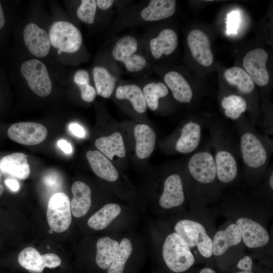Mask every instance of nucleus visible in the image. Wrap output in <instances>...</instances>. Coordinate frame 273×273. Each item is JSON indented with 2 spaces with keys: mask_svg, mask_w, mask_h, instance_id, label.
Returning a JSON list of instances; mask_svg holds the SVG:
<instances>
[{
  "mask_svg": "<svg viewBox=\"0 0 273 273\" xmlns=\"http://www.w3.org/2000/svg\"><path fill=\"white\" fill-rule=\"evenodd\" d=\"M162 255L167 267L177 273L186 271L195 262L190 247L175 232L166 237L163 245Z\"/></svg>",
  "mask_w": 273,
  "mask_h": 273,
  "instance_id": "nucleus-1",
  "label": "nucleus"
},
{
  "mask_svg": "<svg viewBox=\"0 0 273 273\" xmlns=\"http://www.w3.org/2000/svg\"><path fill=\"white\" fill-rule=\"evenodd\" d=\"M49 35L51 46L58 53H74L80 48L82 37L80 31L72 23L65 21L54 22L50 26Z\"/></svg>",
  "mask_w": 273,
  "mask_h": 273,
  "instance_id": "nucleus-2",
  "label": "nucleus"
},
{
  "mask_svg": "<svg viewBox=\"0 0 273 273\" xmlns=\"http://www.w3.org/2000/svg\"><path fill=\"white\" fill-rule=\"evenodd\" d=\"M174 231L185 240L190 248L197 247L204 257L209 258L213 254L212 240L199 222L183 219L176 223Z\"/></svg>",
  "mask_w": 273,
  "mask_h": 273,
  "instance_id": "nucleus-3",
  "label": "nucleus"
},
{
  "mask_svg": "<svg viewBox=\"0 0 273 273\" xmlns=\"http://www.w3.org/2000/svg\"><path fill=\"white\" fill-rule=\"evenodd\" d=\"M20 71L29 88L34 94L40 97L50 94L52 89V81L43 63L36 59L26 60L21 64Z\"/></svg>",
  "mask_w": 273,
  "mask_h": 273,
  "instance_id": "nucleus-4",
  "label": "nucleus"
},
{
  "mask_svg": "<svg viewBox=\"0 0 273 273\" xmlns=\"http://www.w3.org/2000/svg\"><path fill=\"white\" fill-rule=\"evenodd\" d=\"M47 218L51 230L62 233L68 229L71 222V210L68 196L64 193L54 194L47 206Z\"/></svg>",
  "mask_w": 273,
  "mask_h": 273,
  "instance_id": "nucleus-5",
  "label": "nucleus"
},
{
  "mask_svg": "<svg viewBox=\"0 0 273 273\" xmlns=\"http://www.w3.org/2000/svg\"><path fill=\"white\" fill-rule=\"evenodd\" d=\"M9 138L20 144L31 146L39 144L47 138L48 130L42 124L36 122L16 123L9 128Z\"/></svg>",
  "mask_w": 273,
  "mask_h": 273,
  "instance_id": "nucleus-6",
  "label": "nucleus"
},
{
  "mask_svg": "<svg viewBox=\"0 0 273 273\" xmlns=\"http://www.w3.org/2000/svg\"><path fill=\"white\" fill-rule=\"evenodd\" d=\"M268 54L261 48L249 51L243 59L245 70L254 83L260 86L267 85L269 80V74L266 65Z\"/></svg>",
  "mask_w": 273,
  "mask_h": 273,
  "instance_id": "nucleus-7",
  "label": "nucleus"
},
{
  "mask_svg": "<svg viewBox=\"0 0 273 273\" xmlns=\"http://www.w3.org/2000/svg\"><path fill=\"white\" fill-rule=\"evenodd\" d=\"M240 148L244 162L247 166L259 168L266 162V151L260 140L253 133L246 132L241 136Z\"/></svg>",
  "mask_w": 273,
  "mask_h": 273,
  "instance_id": "nucleus-8",
  "label": "nucleus"
},
{
  "mask_svg": "<svg viewBox=\"0 0 273 273\" xmlns=\"http://www.w3.org/2000/svg\"><path fill=\"white\" fill-rule=\"evenodd\" d=\"M188 166L191 175L200 183H211L216 177L214 158L208 152H200L194 154L190 159Z\"/></svg>",
  "mask_w": 273,
  "mask_h": 273,
  "instance_id": "nucleus-9",
  "label": "nucleus"
},
{
  "mask_svg": "<svg viewBox=\"0 0 273 273\" xmlns=\"http://www.w3.org/2000/svg\"><path fill=\"white\" fill-rule=\"evenodd\" d=\"M23 39L29 52L37 58L46 57L51 50L49 33L34 23H28L23 32Z\"/></svg>",
  "mask_w": 273,
  "mask_h": 273,
  "instance_id": "nucleus-10",
  "label": "nucleus"
},
{
  "mask_svg": "<svg viewBox=\"0 0 273 273\" xmlns=\"http://www.w3.org/2000/svg\"><path fill=\"white\" fill-rule=\"evenodd\" d=\"M236 225L247 247L258 248L268 242L269 236L267 231L256 221L247 217H242L237 220Z\"/></svg>",
  "mask_w": 273,
  "mask_h": 273,
  "instance_id": "nucleus-11",
  "label": "nucleus"
},
{
  "mask_svg": "<svg viewBox=\"0 0 273 273\" xmlns=\"http://www.w3.org/2000/svg\"><path fill=\"white\" fill-rule=\"evenodd\" d=\"M187 43L193 58L198 63L205 67L212 64L213 55L210 41L205 33L200 29L191 31L187 37Z\"/></svg>",
  "mask_w": 273,
  "mask_h": 273,
  "instance_id": "nucleus-12",
  "label": "nucleus"
},
{
  "mask_svg": "<svg viewBox=\"0 0 273 273\" xmlns=\"http://www.w3.org/2000/svg\"><path fill=\"white\" fill-rule=\"evenodd\" d=\"M185 194L181 178L178 174H172L165 180L163 191L159 204L165 209L180 206L184 202Z\"/></svg>",
  "mask_w": 273,
  "mask_h": 273,
  "instance_id": "nucleus-13",
  "label": "nucleus"
},
{
  "mask_svg": "<svg viewBox=\"0 0 273 273\" xmlns=\"http://www.w3.org/2000/svg\"><path fill=\"white\" fill-rule=\"evenodd\" d=\"M0 170L20 179H27L30 169L27 155L22 153H13L0 159Z\"/></svg>",
  "mask_w": 273,
  "mask_h": 273,
  "instance_id": "nucleus-14",
  "label": "nucleus"
},
{
  "mask_svg": "<svg viewBox=\"0 0 273 273\" xmlns=\"http://www.w3.org/2000/svg\"><path fill=\"white\" fill-rule=\"evenodd\" d=\"M88 163L95 173L101 178L114 181L118 178V172L106 156L98 150H89L86 153Z\"/></svg>",
  "mask_w": 273,
  "mask_h": 273,
  "instance_id": "nucleus-15",
  "label": "nucleus"
},
{
  "mask_svg": "<svg viewBox=\"0 0 273 273\" xmlns=\"http://www.w3.org/2000/svg\"><path fill=\"white\" fill-rule=\"evenodd\" d=\"M73 198L70 202L73 215L77 218L85 215L92 204V191L90 187L81 181L74 182L71 187Z\"/></svg>",
  "mask_w": 273,
  "mask_h": 273,
  "instance_id": "nucleus-16",
  "label": "nucleus"
},
{
  "mask_svg": "<svg viewBox=\"0 0 273 273\" xmlns=\"http://www.w3.org/2000/svg\"><path fill=\"white\" fill-rule=\"evenodd\" d=\"M135 153L140 159L151 155L156 143V135L153 129L146 124H139L134 128Z\"/></svg>",
  "mask_w": 273,
  "mask_h": 273,
  "instance_id": "nucleus-17",
  "label": "nucleus"
},
{
  "mask_svg": "<svg viewBox=\"0 0 273 273\" xmlns=\"http://www.w3.org/2000/svg\"><path fill=\"white\" fill-rule=\"evenodd\" d=\"M178 37L172 29L166 28L160 32L158 35L150 41L151 53L155 59L160 58L163 55H169L176 49Z\"/></svg>",
  "mask_w": 273,
  "mask_h": 273,
  "instance_id": "nucleus-18",
  "label": "nucleus"
},
{
  "mask_svg": "<svg viewBox=\"0 0 273 273\" xmlns=\"http://www.w3.org/2000/svg\"><path fill=\"white\" fill-rule=\"evenodd\" d=\"M201 137V127L194 122L186 123L181 130L179 138L176 141L175 149L182 154L193 152L198 146Z\"/></svg>",
  "mask_w": 273,
  "mask_h": 273,
  "instance_id": "nucleus-19",
  "label": "nucleus"
},
{
  "mask_svg": "<svg viewBox=\"0 0 273 273\" xmlns=\"http://www.w3.org/2000/svg\"><path fill=\"white\" fill-rule=\"evenodd\" d=\"M242 238L235 223L230 224L225 230L218 231L212 241L213 254L220 256L229 248L240 243Z\"/></svg>",
  "mask_w": 273,
  "mask_h": 273,
  "instance_id": "nucleus-20",
  "label": "nucleus"
},
{
  "mask_svg": "<svg viewBox=\"0 0 273 273\" xmlns=\"http://www.w3.org/2000/svg\"><path fill=\"white\" fill-rule=\"evenodd\" d=\"M164 80L176 100L181 103L191 101L193 95L192 88L181 74L174 71H169L165 75Z\"/></svg>",
  "mask_w": 273,
  "mask_h": 273,
  "instance_id": "nucleus-21",
  "label": "nucleus"
},
{
  "mask_svg": "<svg viewBox=\"0 0 273 273\" xmlns=\"http://www.w3.org/2000/svg\"><path fill=\"white\" fill-rule=\"evenodd\" d=\"M216 176L222 183L232 181L238 174V165L233 155L226 150L218 151L215 154Z\"/></svg>",
  "mask_w": 273,
  "mask_h": 273,
  "instance_id": "nucleus-22",
  "label": "nucleus"
},
{
  "mask_svg": "<svg viewBox=\"0 0 273 273\" xmlns=\"http://www.w3.org/2000/svg\"><path fill=\"white\" fill-rule=\"evenodd\" d=\"M174 0H151L141 12V18L146 21H155L172 16L175 11Z\"/></svg>",
  "mask_w": 273,
  "mask_h": 273,
  "instance_id": "nucleus-23",
  "label": "nucleus"
},
{
  "mask_svg": "<svg viewBox=\"0 0 273 273\" xmlns=\"http://www.w3.org/2000/svg\"><path fill=\"white\" fill-rule=\"evenodd\" d=\"M95 146L100 152L110 160L114 156L123 158L125 156L126 150L122 135L115 132L108 136H102L97 139Z\"/></svg>",
  "mask_w": 273,
  "mask_h": 273,
  "instance_id": "nucleus-24",
  "label": "nucleus"
},
{
  "mask_svg": "<svg viewBox=\"0 0 273 273\" xmlns=\"http://www.w3.org/2000/svg\"><path fill=\"white\" fill-rule=\"evenodd\" d=\"M119 246L117 241L109 237L100 238L96 245V261L99 267L107 269L114 258Z\"/></svg>",
  "mask_w": 273,
  "mask_h": 273,
  "instance_id": "nucleus-25",
  "label": "nucleus"
},
{
  "mask_svg": "<svg viewBox=\"0 0 273 273\" xmlns=\"http://www.w3.org/2000/svg\"><path fill=\"white\" fill-rule=\"evenodd\" d=\"M116 97L120 100H129L134 109L139 113L146 112L147 106L143 90L135 84H125L118 86Z\"/></svg>",
  "mask_w": 273,
  "mask_h": 273,
  "instance_id": "nucleus-26",
  "label": "nucleus"
},
{
  "mask_svg": "<svg viewBox=\"0 0 273 273\" xmlns=\"http://www.w3.org/2000/svg\"><path fill=\"white\" fill-rule=\"evenodd\" d=\"M226 81L231 85L235 86L244 94L252 92L255 83L252 78L243 68L234 66L227 69L224 72Z\"/></svg>",
  "mask_w": 273,
  "mask_h": 273,
  "instance_id": "nucleus-27",
  "label": "nucleus"
},
{
  "mask_svg": "<svg viewBox=\"0 0 273 273\" xmlns=\"http://www.w3.org/2000/svg\"><path fill=\"white\" fill-rule=\"evenodd\" d=\"M121 212L117 204H108L93 215L88 220V225L95 230H102L107 227Z\"/></svg>",
  "mask_w": 273,
  "mask_h": 273,
  "instance_id": "nucleus-28",
  "label": "nucleus"
},
{
  "mask_svg": "<svg viewBox=\"0 0 273 273\" xmlns=\"http://www.w3.org/2000/svg\"><path fill=\"white\" fill-rule=\"evenodd\" d=\"M93 75L97 94L105 98H109L115 88L116 78L102 66L95 67Z\"/></svg>",
  "mask_w": 273,
  "mask_h": 273,
  "instance_id": "nucleus-29",
  "label": "nucleus"
},
{
  "mask_svg": "<svg viewBox=\"0 0 273 273\" xmlns=\"http://www.w3.org/2000/svg\"><path fill=\"white\" fill-rule=\"evenodd\" d=\"M18 261L22 267L31 273H41L45 267L42 255L32 247L23 249L18 255Z\"/></svg>",
  "mask_w": 273,
  "mask_h": 273,
  "instance_id": "nucleus-30",
  "label": "nucleus"
},
{
  "mask_svg": "<svg viewBox=\"0 0 273 273\" xmlns=\"http://www.w3.org/2000/svg\"><path fill=\"white\" fill-rule=\"evenodd\" d=\"M138 50L136 39L130 35H125L115 43L112 51L113 57L123 64L131 59Z\"/></svg>",
  "mask_w": 273,
  "mask_h": 273,
  "instance_id": "nucleus-31",
  "label": "nucleus"
},
{
  "mask_svg": "<svg viewBox=\"0 0 273 273\" xmlns=\"http://www.w3.org/2000/svg\"><path fill=\"white\" fill-rule=\"evenodd\" d=\"M147 106L152 111L156 110L159 105V99L166 97L168 94V89L163 82H151L147 84L143 88Z\"/></svg>",
  "mask_w": 273,
  "mask_h": 273,
  "instance_id": "nucleus-32",
  "label": "nucleus"
},
{
  "mask_svg": "<svg viewBox=\"0 0 273 273\" xmlns=\"http://www.w3.org/2000/svg\"><path fill=\"white\" fill-rule=\"evenodd\" d=\"M221 104L225 116L232 120L238 119L247 107L246 100L242 97L235 95L224 97Z\"/></svg>",
  "mask_w": 273,
  "mask_h": 273,
  "instance_id": "nucleus-33",
  "label": "nucleus"
},
{
  "mask_svg": "<svg viewBox=\"0 0 273 273\" xmlns=\"http://www.w3.org/2000/svg\"><path fill=\"white\" fill-rule=\"evenodd\" d=\"M132 249L130 240L127 238L123 239L114 258L107 268V273H122Z\"/></svg>",
  "mask_w": 273,
  "mask_h": 273,
  "instance_id": "nucleus-34",
  "label": "nucleus"
},
{
  "mask_svg": "<svg viewBox=\"0 0 273 273\" xmlns=\"http://www.w3.org/2000/svg\"><path fill=\"white\" fill-rule=\"evenodd\" d=\"M97 8V1L83 0L77 10V16L82 22L91 24L94 22Z\"/></svg>",
  "mask_w": 273,
  "mask_h": 273,
  "instance_id": "nucleus-35",
  "label": "nucleus"
},
{
  "mask_svg": "<svg viewBox=\"0 0 273 273\" xmlns=\"http://www.w3.org/2000/svg\"><path fill=\"white\" fill-rule=\"evenodd\" d=\"M241 23V15L239 11L234 10L228 14L226 16L227 35L236 34Z\"/></svg>",
  "mask_w": 273,
  "mask_h": 273,
  "instance_id": "nucleus-36",
  "label": "nucleus"
},
{
  "mask_svg": "<svg viewBox=\"0 0 273 273\" xmlns=\"http://www.w3.org/2000/svg\"><path fill=\"white\" fill-rule=\"evenodd\" d=\"M124 64L128 71L135 72L143 70L147 65V61L143 56L135 54Z\"/></svg>",
  "mask_w": 273,
  "mask_h": 273,
  "instance_id": "nucleus-37",
  "label": "nucleus"
},
{
  "mask_svg": "<svg viewBox=\"0 0 273 273\" xmlns=\"http://www.w3.org/2000/svg\"><path fill=\"white\" fill-rule=\"evenodd\" d=\"M80 90L82 100L86 102L90 103L94 101L96 97V89L89 83L78 86Z\"/></svg>",
  "mask_w": 273,
  "mask_h": 273,
  "instance_id": "nucleus-38",
  "label": "nucleus"
},
{
  "mask_svg": "<svg viewBox=\"0 0 273 273\" xmlns=\"http://www.w3.org/2000/svg\"><path fill=\"white\" fill-rule=\"evenodd\" d=\"M43 262L45 267L55 268L61 264L60 258L54 253H47L42 255Z\"/></svg>",
  "mask_w": 273,
  "mask_h": 273,
  "instance_id": "nucleus-39",
  "label": "nucleus"
},
{
  "mask_svg": "<svg viewBox=\"0 0 273 273\" xmlns=\"http://www.w3.org/2000/svg\"><path fill=\"white\" fill-rule=\"evenodd\" d=\"M73 80L78 86L88 84L89 82L88 73L83 69L77 70L74 74Z\"/></svg>",
  "mask_w": 273,
  "mask_h": 273,
  "instance_id": "nucleus-40",
  "label": "nucleus"
},
{
  "mask_svg": "<svg viewBox=\"0 0 273 273\" xmlns=\"http://www.w3.org/2000/svg\"><path fill=\"white\" fill-rule=\"evenodd\" d=\"M70 132L79 138H84L86 136V131L84 128L77 123H71L68 126Z\"/></svg>",
  "mask_w": 273,
  "mask_h": 273,
  "instance_id": "nucleus-41",
  "label": "nucleus"
},
{
  "mask_svg": "<svg viewBox=\"0 0 273 273\" xmlns=\"http://www.w3.org/2000/svg\"><path fill=\"white\" fill-rule=\"evenodd\" d=\"M237 267L243 270L252 271V261L251 257L249 256H244L239 261Z\"/></svg>",
  "mask_w": 273,
  "mask_h": 273,
  "instance_id": "nucleus-42",
  "label": "nucleus"
},
{
  "mask_svg": "<svg viewBox=\"0 0 273 273\" xmlns=\"http://www.w3.org/2000/svg\"><path fill=\"white\" fill-rule=\"evenodd\" d=\"M44 183L49 187L54 188L58 187L59 177L54 173L46 175L44 178Z\"/></svg>",
  "mask_w": 273,
  "mask_h": 273,
  "instance_id": "nucleus-43",
  "label": "nucleus"
},
{
  "mask_svg": "<svg viewBox=\"0 0 273 273\" xmlns=\"http://www.w3.org/2000/svg\"><path fill=\"white\" fill-rule=\"evenodd\" d=\"M58 146L61 149L65 154H70L72 153L73 148L70 143L64 139H61L58 141L57 143Z\"/></svg>",
  "mask_w": 273,
  "mask_h": 273,
  "instance_id": "nucleus-44",
  "label": "nucleus"
},
{
  "mask_svg": "<svg viewBox=\"0 0 273 273\" xmlns=\"http://www.w3.org/2000/svg\"><path fill=\"white\" fill-rule=\"evenodd\" d=\"M6 186L13 192H17L20 188L19 183L15 179L8 178L5 180Z\"/></svg>",
  "mask_w": 273,
  "mask_h": 273,
  "instance_id": "nucleus-45",
  "label": "nucleus"
},
{
  "mask_svg": "<svg viewBox=\"0 0 273 273\" xmlns=\"http://www.w3.org/2000/svg\"><path fill=\"white\" fill-rule=\"evenodd\" d=\"M114 2L112 0H97V4L100 9L105 10L110 8Z\"/></svg>",
  "mask_w": 273,
  "mask_h": 273,
  "instance_id": "nucleus-46",
  "label": "nucleus"
},
{
  "mask_svg": "<svg viewBox=\"0 0 273 273\" xmlns=\"http://www.w3.org/2000/svg\"><path fill=\"white\" fill-rule=\"evenodd\" d=\"M5 23V18L1 3L0 2V29L3 27Z\"/></svg>",
  "mask_w": 273,
  "mask_h": 273,
  "instance_id": "nucleus-47",
  "label": "nucleus"
},
{
  "mask_svg": "<svg viewBox=\"0 0 273 273\" xmlns=\"http://www.w3.org/2000/svg\"><path fill=\"white\" fill-rule=\"evenodd\" d=\"M4 185L2 182V174L0 170V197L2 196L4 192Z\"/></svg>",
  "mask_w": 273,
  "mask_h": 273,
  "instance_id": "nucleus-48",
  "label": "nucleus"
},
{
  "mask_svg": "<svg viewBox=\"0 0 273 273\" xmlns=\"http://www.w3.org/2000/svg\"><path fill=\"white\" fill-rule=\"evenodd\" d=\"M199 273H215V272L210 268H204Z\"/></svg>",
  "mask_w": 273,
  "mask_h": 273,
  "instance_id": "nucleus-49",
  "label": "nucleus"
},
{
  "mask_svg": "<svg viewBox=\"0 0 273 273\" xmlns=\"http://www.w3.org/2000/svg\"><path fill=\"white\" fill-rule=\"evenodd\" d=\"M269 185L271 189H273V174L271 173L269 178Z\"/></svg>",
  "mask_w": 273,
  "mask_h": 273,
  "instance_id": "nucleus-50",
  "label": "nucleus"
},
{
  "mask_svg": "<svg viewBox=\"0 0 273 273\" xmlns=\"http://www.w3.org/2000/svg\"><path fill=\"white\" fill-rule=\"evenodd\" d=\"M236 273H252V271L243 270V271H239Z\"/></svg>",
  "mask_w": 273,
  "mask_h": 273,
  "instance_id": "nucleus-51",
  "label": "nucleus"
}]
</instances>
